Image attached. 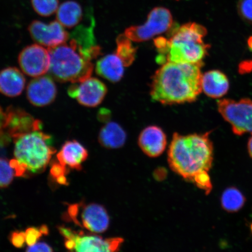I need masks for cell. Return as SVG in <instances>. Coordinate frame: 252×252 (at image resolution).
I'll use <instances>...</instances> for the list:
<instances>
[{
  "label": "cell",
  "instance_id": "1",
  "mask_svg": "<svg viewBox=\"0 0 252 252\" xmlns=\"http://www.w3.org/2000/svg\"><path fill=\"white\" fill-rule=\"evenodd\" d=\"M203 64V62L163 63L153 78L151 97L167 105L194 102L202 91Z\"/></svg>",
  "mask_w": 252,
  "mask_h": 252
},
{
  "label": "cell",
  "instance_id": "2",
  "mask_svg": "<svg viewBox=\"0 0 252 252\" xmlns=\"http://www.w3.org/2000/svg\"><path fill=\"white\" fill-rule=\"evenodd\" d=\"M211 131L203 134H173L169 147L170 168L185 180L194 184L198 176L209 173L214 160Z\"/></svg>",
  "mask_w": 252,
  "mask_h": 252
},
{
  "label": "cell",
  "instance_id": "3",
  "mask_svg": "<svg viewBox=\"0 0 252 252\" xmlns=\"http://www.w3.org/2000/svg\"><path fill=\"white\" fill-rule=\"evenodd\" d=\"M207 33L206 28L194 23L174 28L169 39L159 37L155 40V45L159 52L158 63L162 64L166 62H203L210 47V45L204 43V38Z\"/></svg>",
  "mask_w": 252,
  "mask_h": 252
},
{
  "label": "cell",
  "instance_id": "4",
  "mask_svg": "<svg viewBox=\"0 0 252 252\" xmlns=\"http://www.w3.org/2000/svg\"><path fill=\"white\" fill-rule=\"evenodd\" d=\"M67 42L48 48L51 58L50 76L61 83H79L91 76L92 60L96 57L69 37Z\"/></svg>",
  "mask_w": 252,
  "mask_h": 252
},
{
  "label": "cell",
  "instance_id": "5",
  "mask_svg": "<svg viewBox=\"0 0 252 252\" xmlns=\"http://www.w3.org/2000/svg\"><path fill=\"white\" fill-rule=\"evenodd\" d=\"M14 140L15 159L27 172H43L56 153L51 135L40 130L22 135Z\"/></svg>",
  "mask_w": 252,
  "mask_h": 252
},
{
  "label": "cell",
  "instance_id": "6",
  "mask_svg": "<svg viewBox=\"0 0 252 252\" xmlns=\"http://www.w3.org/2000/svg\"><path fill=\"white\" fill-rule=\"evenodd\" d=\"M59 231L64 239L65 247L71 251L80 252L119 251L124 244L122 238L104 239L96 235H85L66 226H59Z\"/></svg>",
  "mask_w": 252,
  "mask_h": 252
},
{
  "label": "cell",
  "instance_id": "7",
  "mask_svg": "<svg viewBox=\"0 0 252 252\" xmlns=\"http://www.w3.org/2000/svg\"><path fill=\"white\" fill-rule=\"evenodd\" d=\"M65 219L94 234H101L108 229L110 219L105 207L95 203L83 202L70 205Z\"/></svg>",
  "mask_w": 252,
  "mask_h": 252
},
{
  "label": "cell",
  "instance_id": "8",
  "mask_svg": "<svg viewBox=\"0 0 252 252\" xmlns=\"http://www.w3.org/2000/svg\"><path fill=\"white\" fill-rule=\"evenodd\" d=\"M219 112L231 126L233 133L242 135H252V100L241 99L238 101L231 99H222L217 101Z\"/></svg>",
  "mask_w": 252,
  "mask_h": 252
},
{
  "label": "cell",
  "instance_id": "9",
  "mask_svg": "<svg viewBox=\"0 0 252 252\" xmlns=\"http://www.w3.org/2000/svg\"><path fill=\"white\" fill-rule=\"evenodd\" d=\"M173 25L172 15L169 9L156 7L148 15L146 23L127 28L125 34L133 42H142L172 30Z\"/></svg>",
  "mask_w": 252,
  "mask_h": 252
},
{
  "label": "cell",
  "instance_id": "10",
  "mask_svg": "<svg viewBox=\"0 0 252 252\" xmlns=\"http://www.w3.org/2000/svg\"><path fill=\"white\" fill-rule=\"evenodd\" d=\"M51 58L49 49L39 44L28 46L22 50L18 63L22 71L30 77L42 76L48 72Z\"/></svg>",
  "mask_w": 252,
  "mask_h": 252
},
{
  "label": "cell",
  "instance_id": "11",
  "mask_svg": "<svg viewBox=\"0 0 252 252\" xmlns=\"http://www.w3.org/2000/svg\"><path fill=\"white\" fill-rule=\"evenodd\" d=\"M108 92L105 84L96 78L89 77L79 83L71 84L68 94L80 105L94 108L101 103Z\"/></svg>",
  "mask_w": 252,
  "mask_h": 252
},
{
  "label": "cell",
  "instance_id": "12",
  "mask_svg": "<svg viewBox=\"0 0 252 252\" xmlns=\"http://www.w3.org/2000/svg\"><path fill=\"white\" fill-rule=\"evenodd\" d=\"M28 31L34 42L48 48L67 42L70 37V34L58 20L49 24L33 21L28 27Z\"/></svg>",
  "mask_w": 252,
  "mask_h": 252
},
{
  "label": "cell",
  "instance_id": "13",
  "mask_svg": "<svg viewBox=\"0 0 252 252\" xmlns=\"http://www.w3.org/2000/svg\"><path fill=\"white\" fill-rule=\"evenodd\" d=\"M4 131L14 138L30 132L41 130L42 123L23 109L9 106L5 112Z\"/></svg>",
  "mask_w": 252,
  "mask_h": 252
},
{
  "label": "cell",
  "instance_id": "14",
  "mask_svg": "<svg viewBox=\"0 0 252 252\" xmlns=\"http://www.w3.org/2000/svg\"><path fill=\"white\" fill-rule=\"evenodd\" d=\"M57 87L53 78L50 75L35 77L27 87V96L29 102L34 106L44 107L55 101Z\"/></svg>",
  "mask_w": 252,
  "mask_h": 252
},
{
  "label": "cell",
  "instance_id": "15",
  "mask_svg": "<svg viewBox=\"0 0 252 252\" xmlns=\"http://www.w3.org/2000/svg\"><path fill=\"white\" fill-rule=\"evenodd\" d=\"M138 143L141 150L147 156L156 158L162 155L166 149V134L158 126H150L141 132Z\"/></svg>",
  "mask_w": 252,
  "mask_h": 252
},
{
  "label": "cell",
  "instance_id": "16",
  "mask_svg": "<svg viewBox=\"0 0 252 252\" xmlns=\"http://www.w3.org/2000/svg\"><path fill=\"white\" fill-rule=\"evenodd\" d=\"M88 152L83 145L76 140L66 141L57 154L58 162L67 168L81 171L82 163L86 161Z\"/></svg>",
  "mask_w": 252,
  "mask_h": 252
},
{
  "label": "cell",
  "instance_id": "17",
  "mask_svg": "<svg viewBox=\"0 0 252 252\" xmlns=\"http://www.w3.org/2000/svg\"><path fill=\"white\" fill-rule=\"evenodd\" d=\"M26 79L20 70L16 67H7L0 71V93L14 97L23 92Z\"/></svg>",
  "mask_w": 252,
  "mask_h": 252
},
{
  "label": "cell",
  "instance_id": "18",
  "mask_svg": "<svg viewBox=\"0 0 252 252\" xmlns=\"http://www.w3.org/2000/svg\"><path fill=\"white\" fill-rule=\"evenodd\" d=\"M201 87L208 96L214 99L220 98L228 93L229 81L222 71L211 70L202 75Z\"/></svg>",
  "mask_w": 252,
  "mask_h": 252
},
{
  "label": "cell",
  "instance_id": "19",
  "mask_svg": "<svg viewBox=\"0 0 252 252\" xmlns=\"http://www.w3.org/2000/svg\"><path fill=\"white\" fill-rule=\"evenodd\" d=\"M125 67L119 57L115 54L103 57L96 63V72L106 80L113 83H117L124 75Z\"/></svg>",
  "mask_w": 252,
  "mask_h": 252
},
{
  "label": "cell",
  "instance_id": "20",
  "mask_svg": "<svg viewBox=\"0 0 252 252\" xmlns=\"http://www.w3.org/2000/svg\"><path fill=\"white\" fill-rule=\"evenodd\" d=\"M127 138L126 132L117 123L110 122L100 129L98 140L103 147L117 149L124 146Z\"/></svg>",
  "mask_w": 252,
  "mask_h": 252
},
{
  "label": "cell",
  "instance_id": "21",
  "mask_svg": "<svg viewBox=\"0 0 252 252\" xmlns=\"http://www.w3.org/2000/svg\"><path fill=\"white\" fill-rule=\"evenodd\" d=\"M83 14V8L78 2L67 1L59 6L56 17L63 27L71 29L80 23Z\"/></svg>",
  "mask_w": 252,
  "mask_h": 252
},
{
  "label": "cell",
  "instance_id": "22",
  "mask_svg": "<svg viewBox=\"0 0 252 252\" xmlns=\"http://www.w3.org/2000/svg\"><path fill=\"white\" fill-rule=\"evenodd\" d=\"M246 198L243 193L235 187L226 188L220 197V205L225 212L237 213L244 207Z\"/></svg>",
  "mask_w": 252,
  "mask_h": 252
},
{
  "label": "cell",
  "instance_id": "23",
  "mask_svg": "<svg viewBox=\"0 0 252 252\" xmlns=\"http://www.w3.org/2000/svg\"><path fill=\"white\" fill-rule=\"evenodd\" d=\"M131 42L125 33L119 35L116 40L117 49L116 54L122 60L125 67H128L135 61L136 49L132 45Z\"/></svg>",
  "mask_w": 252,
  "mask_h": 252
},
{
  "label": "cell",
  "instance_id": "24",
  "mask_svg": "<svg viewBox=\"0 0 252 252\" xmlns=\"http://www.w3.org/2000/svg\"><path fill=\"white\" fill-rule=\"evenodd\" d=\"M32 5L37 14L49 17L58 11L59 0H31Z\"/></svg>",
  "mask_w": 252,
  "mask_h": 252
},
{
  "label": "cell",
  "instance_id": "25",
  "mask_svg": "<svg viewBox=\"0 0 252 252\" xmlns=\"http://www.w3.org/2000/svg\"><path fill=\"white\" fill-rule=\"evenodd\" d=\"M15 176L14 169L7 160L0 158V188L8 187Z\"/></svg>",
  "mask_w": 252,
  "mask_h": 252
},
{
  "label": "cell",
  "instance_id": "26",
  "mask_svg": "<svg viewBox=\"0 0 252 252\" xmlns=\"http://www.w3.org/2000/svg\"><path fill=\"white\" fill-rule=\"evenodd\" d=\"M25 233L26 243L30 247L35 244L43 235H48L49 231L47 225H43L39 228L34 226L28 228Z\"/></svg>",
  "mask_w": 252,
  "mask_h": 252
},
{
  "label": "cell",
  "instance_id": "27",
  "mask_svg": "<svg viewBox=\"0 0 252 252\" xmlns=\"http://www.w3.org/2000/svg\"><path fill=\"white\" fill-rule=\"evenodd\" d=\"M236 9L242 20L252 26V0H237Z\"/></svg>",
  "mask_w": 252,
  "mask_h": 252
},
{
  "label": "cell",
  "instance_id": "28",
  "mask_svg": "<svg viewBox=\"0 0 252 252\" xmlns=\"http://www.w3.org/2000/svg\"><path fill=\"white\" fill-rule=\"evenodd\" d=\"M68 172L67 168L62 165L60 162L53 163L50 169V175L52 178L58 184L63 185H67L68 182L66 175Z\"/></svg>",
  "mask_w": 252,
  "mask_h": 252
},
{
  "label": "cell",
  "instance_id": "29",
  "mask_svg": "<svg viewBox=\"0 0 252 252\" xmlns=\"http://www.w3.org/2000/svg\"><path fill=\"white\" fill-rule=\"evenodd\" d=\"M9 241L15 248H22L26 243L25 233L21 231H14L9 235Z\"/></svg>",
  "mask_w": 252,
  "mask_h": 252
},
{
  "label": "cell",
  "instance_id": "30",
  "mask_svg": "<svg viewBox=\"0 0 252 252\" xmlns=\"http://www.w3.org/2000/svg\"><path fill=\"white\" fill-rule=\"evenodd\" d=\"M27 252H53V249L45 242H36L35 244L30 246Z\"/></svg>",
  "mask_w": 252,
  "mask_h": 252
},
{
  "label": "cell",
  "instance_id": "31",
  "mask_svg": "<svg viewBox=\"0 0 252 252\" xmlns=\"http://www.w3.org/2000/svg\"><path fill=\"white\" fill-rule=\"evenodd\" d=\"M239 72L242 74L247 73L252 70V61L244 62L239 66Z\"/></svg>",
  "mask_w": 252,
  "mask_h": 252
},
{
  "label": "cell",
  "instance_id": "32",
  "mask_svg": "<svg viewBox=\"0 0 252 252\" xmlns=\"http://www.w3.org/2000/svg\"><path fill=\"white\" fill-rule=\"evenodd\" d=\"M5 119V112L3 111L1 107L0 106V134H1L2 132L4 131Z\"/></svg>",
  "mask_w": 252,
  "mask_h": 252
},
{
  "label": "cell",
  "instance_id": "33",
  "mask_svg": "<svg viewBox=\"0 0 252 252\" xmlns=\"http://www.w3.org/2000/svg\"><path fill=\"white\" fill-rule=\"evenodd\" d=\"M248 153L250 154V156L252 158V135L251 137L249 139L248 143Z\"/></svg>",
  "mask_w": 252,
  "mask_h": 252
},
{
  "label": "cell",
  "instance_id": "34",
  "mask_svg": "<svg viewBox=\"0 0 252 252\" xmlns=\"http://www.w3.org/2000/svg\"><path fill=\"white\" fill-rule=\"evenodd\" d=\"M247 44L248 48L252 52V36H250L248 39Z\"/></svg>",
  "mask_w": 252,
  "mask_h": 252
},
{
  "label": "cell",
  "instance_id": "35",
  "mask_svg": "<svg viewBox=\"0 0 252 252\" xmlns=\"http://www.w3.org/2000/svg\"><path fill=\"white\" fill-rule=\"evenodd\" d=\"M251 231L252 232V224L251 225Z\"/></svg>",
  "mask_w": 252,
  "mask_h": 252
},
{
  "label": "cell",
  "instance_id": "36",
  "mask_svg": "<svg viewBox=\"0 0 252 252\" xmlns=\"http://www.w3.org/2000/svg\"><path fill=\"white\" fill-rule=\"evenodd\" d=\"M177 1H178V0H177Z\"/></svg>",
  "mask_w": 252,
  "mask_h": 252
}]
</instances>
